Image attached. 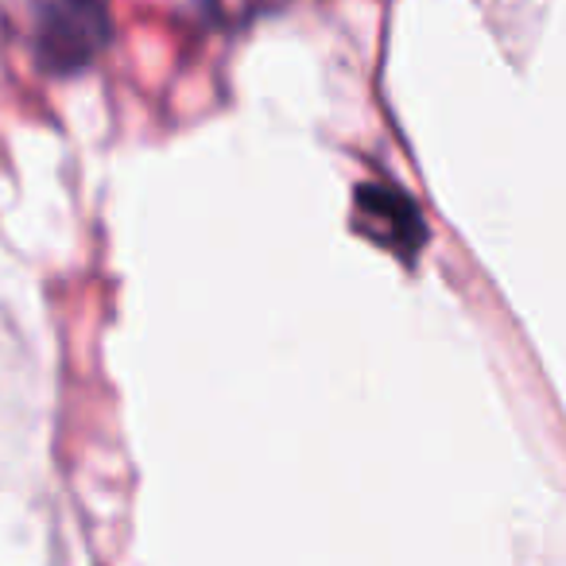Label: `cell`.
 Instances as JSON below:
<instances>
[{
	"mask_svg": "<svg viewBox=\"0 0 566 566\" xmlns=\"http://www.w3.org/2000/svg\"><path fill=\"white\" fill-rule=\"evenodd\" d=\"M24 9L35 66L55 78L86 74L113 40L109 0H24Z\"/></svg>",
	"mask_w": 566,
	"mask_h": 566,
	"instance_id": "6da1fadb",
	"label": "cell"
},
{
	"mask_svg": "<svg viewBox=\"0 0 566 566\" xmlns=\"http://www.w3.org/2000/svg\"><path fill=\"white\" fill-rule=\"evenodd\" d=\"M354 229L400 256L403 264H416L419 249L427 244V221L419 213L416 198L396 182H361L354 195Z\"/></svg>",
	"mask_w": 566,
	"mask_h": 566,
	"instance_id": "7a4b0ae2",
	"label": "cell"
}]
</instances>
